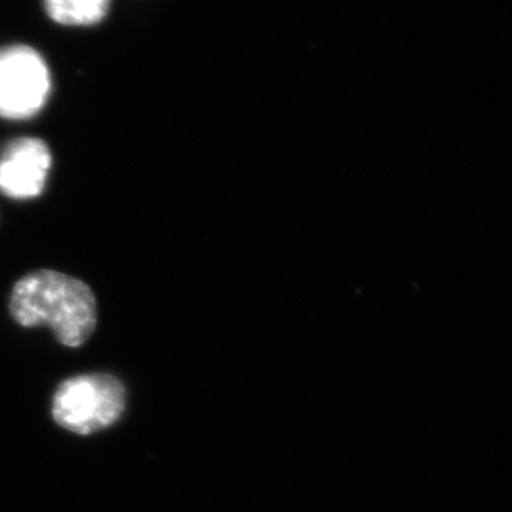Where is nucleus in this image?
<instances>
[{
  "label": "nucleus",
  "mask_w": 512,
  "mask_h": 512,
  "mask_svg": "<svg viewBox=\"0 0 512 512\" xmlns=\"http://www.w3.org/2000/svg\"><path fill=\"white\" fill-rule=\"evenodd\" d=\"M9 311L20 326H49L59 343L79 348L97 326V300L84 281L60 271L39 270L12 288Z\"/></svg>",
  "instance_id": "f257e3e1"
},
{
  "label": "nucleus",
  "mask_w": 512,
  "mask_h": 512,
  "mask_svg": "<svg viewBox=\"0 0 512 512\" xmlns=\"http://www.w3.org/2000/svg\"><path fill=\"white\" fill-rule=\"evenodd\" d=\"M127 391L119 378L105 373L74 376L59 384L52 398V418L60 428L87 436L117 423Z\"/></svg>",
  "instance_id": "f03ea898"
},
{
  "label": "nucleus",
  "mask_w": 512,
  "mask_h": 512,
  "mask_svg": "<svg viewBox=\"0 0 512 512\" xmlns=\"http://www.w3.org/2000/svg\"><path fill=\"white\" fill-rule=\"evenodd\" d=\"M50 72L42 55L27 45L0 49V117L27 120L49 100Z\"/></svg>",
  "instance_id": "7ed1b4c3"
},
{
  "label": "nucleus",
  "mask_w": 512,
  "mask_h": 512,
  "mask_svg": "<svg viewBox=\"0 0 512 512\" xmlns=\"http://www.w3.org/2000/svg\"><path fill=\"white\" fill-rule=\"evenodd\" d=\"M52 167L47 143L24 137L10 142L0 153V193L12 200H30L44 192Z\"/></svg>",
  "instance_id": "20e7f679"
},
{
  "label": "nucleus",
  "mask_w": 512,
  "mask_h": 512,
  "mask_svg": "<svg viewBox=\"0 0 512 512\" xmlns=\"http://www.w3.org/2000/svg\"><path fill=\"white\" fill-rule=\"evenodd\" d=\"M112 0H44L45 10L57 24L94 25L104 19Z\"/></svg>",
  "instance_id": "39448f33"
}]
</instances>
